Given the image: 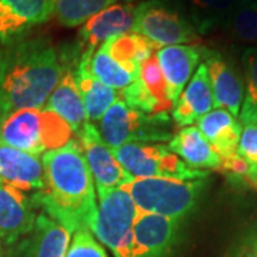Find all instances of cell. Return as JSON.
<instances>
[{
	"instance_id": "obj_10",
	"label": "cell",
	"mask_w": 257,
	"mask_h": 257,
	"mask_svg": "<svg viewBox=\"0 0 257 257\" xmlns=\"http://www.w3.org/2000/svg\"><path fill=\"white\" fill-rule=\"evenodd\" d=\"M77 145L82 150L86 163L90 169L93 180L97 186V192L121 187L133 180L126 173L113 153V149L106 145L100 133L92 123H86L77 133Z\"/></svg>"
},
{
	"instance_id": "obj_7",
	"label": "cell",
	"mask_w": 257,
	"mask_h": 257,
	"mask_svg": "<svg viewBox=\"0 0 257 257\" xmlns=\"http://www.w3.org/2000/svg\"><path fill=\"white\" fill-rule=\"evenodd\" d=\"M113 153L121 167L133 179L175 177L182 180L204 179L207 172L186 165L169 147L155 143H127L114 147Z\"/></svg>"
},
{
	"instance_id": "obj_23",
	"label": "cell",
	"mask_w": 257,
	"mask_h": 257,
	"mask_svg": "<svg viewBox=\"0 0 257 257\" xmlns=\"http://www.w3.org/2000/svg\"><path fill=\"white\" fill-rule=\"evenodd\" d=\"M103 46L114 60L135 70H140V64L160 49L155 42L136 32L113 37L103 43Z\"/></svg>"
},
{
	"instance_id": "obj_25",
	"label": "cell",
	"mask_w": 257,
	"mask_h": 257,
	"mask_svg": "<svg viewBox=\"0 0 257 257\" xmlns=\"http://www.w3.org/2000/svg\"><path fill=\"white\" fill-rule=\"evenodd\" d=\"M223 28L231 40L257 46V0H239Z\"/></svg>"
},
{
	"instance_id": "obj_21",
	"label": "cell",
	"mask_w": 257,
	"mask_h": 257,
	"mask_svg": "<svg viewBox=\"0 0 257 257\" xmlns=\"http://www.w3.org/2000/svg\"><path fill=\"white\" fill-rule=\"evenodd\" d=\"M77 64L83 66L97 80L120 92L139 79V70L114 60L103 45L96 50L83 52Z\"/></svg>"
},
{
	"instance_id": "obj_17",
	"label": "cell",
	"mask_w": 257,
	"mask_h": 257,
	"mask_svg": "<svg viewBox=\"0 0 257 257\" xmlns=\"http://www.w3.org/2000/svg\"><path fill=\"white\" fill-rule=\"evenodd\" d=\"M213 107V90L206 63H202L192 77L189 86L180 93L173 106V121L177 126H190L202 119Z\"/></svg>"
},
{
	"instance_id": "obj_3",
	"label": "cell",
	"mask_w": 257,
	"mask_h": 257,
	"mask_svg": "<svg viewBox=\"0 0 257 257\" xmlns=\"http://www.w3.org/2000/svg\"><path fill=\"white\" fill-rule=\"evenodd\" d=\"M73 135L59 114L46 109H22L0 119V146L35 156L66 146L73 140Z\"/></svg>"
},
{
	"instance_id": "obj_28",
	"label": "cell",
	"mask_w": 257,
	"mask_h": 257,
	"mask_svg": "<svg viewBox=\"0 0 257 257\" xmlns=\"http://www.w3.org/2000/svg\"><path fill=\"white\" fill-rule=\"evenodd\" d=\"M246 79L244 99L240 110V123L247 126L257 123V46H248L241 56Z\"/></svg>"
},
{
	"instance_id": "obj_34",
	"label": "cell",
	"mask_w": 257,
	"mask_h": 257,
	"mask_svg": "<svg viewBox=\"0 0 257 257\" xmlns=\"http://www.w3.org/2000/svg\"><path fill=\"white\" fill-rule=\"evenodd\" d=\"M3 59H5V52L0 49V76H2V69H3Z\"/></svg>"
},
{
	"instance_id": "obj_11",
	"label": "cell",
	"mask_w": 257,
	"mask_h": 257,
	"mask_svg": "<svg viewBox=\"0 0 257 257\" xmlns=\"http://www.w3.org/2000/svg\"><path fill=\"white\" fill-rule=\"evenodd\" d=\"M135 3H111L83 23L77 45L83 52L96 50L113 37L133 32L136 23Z\"/></svg>"
},
{
	"instance_id": "obj_30",
	"label": "cell",
	"mask_w": 257,
	"mask_h": 257,
	"mask_svg": "<svg viewBox=\"0 0 257 257\" xmlns=\"http://www.w3.org/2000/svg\"><path fill=\"white\" fill-rule=\"evenodd\" d=\"M237 153L248 165L247 182L257 189V123L247 124L241 130Z\"/></svg>"
},
{
	"instance_id": "obj_36",
	"label": "cell",
	"mask_w": 257,
	"mask_h": 257,
	"mask_svg": "<svg viewBox=\"0 0 257 257\" xmlns=\"http://www.w3.org/2000/svg\"><path fill=\"white\" fill-rule=\"evenodd\" d=\"M5 256V246H3V243H2V239H0V257Z\"/></svg>"
},
{
	"instance_id": "obj_32",
	"label": "cell",
	"mask_w": 257,
	"mask_h": 257,
	"mask_svg": "<svg viewBox=\"0 0 257 257\" xmlns=\"http://www.w3.org/2000/svg\"><path fill=\"white\" fill-rule=\"evenodd\" d=\"M30 28L23 19L12 9L0 12V40L6 45L12 43Z\"/></svg>"
},
{
	"instance_id": "obj_4",
	"label": "cell",
	"mask_w": 257,
	"mask_h": 257,
	"mask_svg": "<svg viewBox=\"0 0 257 257\" xmlns=\"http://www.w3.org/2000/svg\"><path fill=\"white\" fill-rule=\"evenodd\" d=\"M204 186V179L143 177L133 179L121 187L132 196L139 211L182 220L196 207Z\"/></svg>"
},
{
	"instance_id": "obj_37",
	"label": "cell",
	"mask_w": 257,
	"mask_h": 257,
	"mask_svg": "<svg viewBox=\"0 0 257 257\" xmlns=\"http://www.w3.org/2000/svg\"><path fill=\"white\" fill-rule=\"evenodd\" d=\"M113 3H132V2H135V0H111Z\"/></svg>"
},
{
	"instance_id": "obj_38",
	"label": "cell",
	"mask_w": 257,
	"mask_h": 257,
	"mask_svg": "<svg viewBox=\"0 0 257 257\" xmlns=\"http://www.w3.org/2000/svg\"><path fill=\"white\" fill-rule=\"evenodd\" d=\"M248 257H257V254H251V256H248Z\"/></svg>"
},
{
	"instance_id": "obj_35",
	"label": "cell",
	"mask_w": 257,
	"mask_h": 257,
	"mask_svg": "<svg viewBox=\"0 0 257 257\" xmlns=\"http://www.w3.org/2000/svg\"><path fill=\"white\" fill-rule=\"evenodd\" d=\"M6 9H10V8L8 6V5H6V3H5V2H3V0H0V12H2V10H6Z\"/></svg>"
},
{
	"instance_id": "obj_18",
	"label": "cell",
	"mask_w": 257,
	"mask_h": 257,
	"mask_svg": "<svg viewBox=\"0 0 257 257\" xmlns=\"http://www.w3.org/2000/svg\"><path fill=\"white\" fill-rule=\"evenodd\" d=\"M46 110L55 111L72 127L73 133H79L87 123L86 107L83 103L82 94L74 80L73 69H64L62 79L59 80L55 90L49 96L45 107Z\"/></svg>"
},
{
	"instance_id": "obj_2",
	"label": "cell",
	"mask_w": 257,
	"mask_h": 257,
	"mask_svg": "<svg viewBox=\"0 0 257 257\" xmlns=\"http://www.w3.org/2000/svg\"><path fill=\"white\" fill-rule=\"evenodd\" d=\"M64 69L45 37H19L9 43L0 76V119L22 109H43Z\"/></svg>"
},
{
	"instance_id": "obj_5",
	"label": "cell",
	"mask_w": 257,
	"mask_h": 257,
	"mask_svg": "<svg viewBox=\"0 0 257 257\" xmlns=\"http://www.w3.org/2000/svg\"><path fill=\"white\" fill-rule=\"evenodd\" d=\"M96 128L111 149L127 143H160L175 136L169 114L135 110L120 97L101 116Z\"/></svg>"
},
{
	"instance_id": "obj_33",
	"label": "cell",
	"mask_w": 257,
	"mask_h": 257,
	"mask_svg": "<svg viewBox=\"0 0 257 257\" xmlns=\"http://www.w3.org/2000/svg\"><path fill=\"white\" fill-rule=\"evenodd\" d=\"M219 170L226 172V173L234 176V177H241V179H246L247 180L248 165L237 152L233 153V155H230V156L221 157V163Z\"/></svg>"
},
{
	"instance_id": "obj_12",
	"label": "cell",
	"mask_w": 257,
	"mask_h": 257,
	"mask_svg": "<svg viewBox=\"0 0 257 257\" xmlns=\"http://www.w3.org/2000/svg\"><path fill=\"white\" fill-rule=\"evenodd\" d=\"M33 197L13 186L0 183V239L6 248L33 229L37 217Z\"/></svg>"
},
{
	"instance_id": "obj_27",
	"label": "cell",
	"mask_w": 257,
	"mask_h": 257,
	"mask_svg": "<svg viewBox=\"0 0 257 257\" xmlns=\"http://www.w3.org/2000/svg\"><path fill=\"white\" fill-rule=\"evenodd\" d=\"M53 15L64 28H76L111 5V0H52Z\"/></svg>"
},
{
	"instance_id": "obj_14",
	"label": "cell",
	"mask_w": 257,
	"mask_h": 257,
	"mask_svg": "<svg viewBox=\"0 0 257 257\" xmlns=\"http://www.w3.org/2000/svg\"><path fill=\"white\" fill-rule=\"evenodd\" d=\"M207 53L209 50L199 45H173L160 47L157 50V60L167 82L169 94L173 103L179 99L194 69Z\"/></svg>"
},
{
	"instance_id": "obj_13",
	"label": "cell",
	"mask_w": 257,
	"mask_h": 257,
	"mask_svg": "<svg viewBox=\"0 0 257 257\" xmlns=\"http://www.w3.org/2000/svg\"><path fill=\"white\" fill-rule=\"evenodd\" d=\"M70 231L46 213H39L33 229L5 251L3 257H66Z\"/></svg>"
},
{
	"instance_id": "obj_1",
	"label": "cell",
	"mask_w": 257,
	"mask_h": 257,
	"mask_svg": "<svg viewBox=\"0 0 257 257\" xmlns=\"http://www.w3.org/2000/svg\"><path fill=\"white\" fill-rule=\"evenodd\" d=\"M45 187L32 194L37 209L70 233L92 231L97 203L94 180L76 140L43 153Z\"/></svg>"
},
{
	"instance_id": "obj_24",
	"label": "cell",
	"mask_w": 257,
	"mask_h": 257,
	"mask_svg": "<svg viewBox=\"0 0 257 257\" xmlns=\"http://www.w3.org/2000/svg\"><path fill=\"white\" fill-rule=\"evenodd\" d=\"M239 0H182L199 35H207L224 25Z\"/></svg>"
},
{
	"instance_id": "obj_29",
	"label": "cell",
	"mask_w": 257,
	"mask_h": 257,
	"mask_svg": "<svg viewBox=\"0 0 257 257\" xmlns=\"http://www.w3.org/2000/svg\"><path fill=\"white\" fill-rule=\"evenodd\" d=\"M29 26L42 25L53 16L52 0H3Z\"/></svg>"
},
{
	"instance_id": "obj_8",
	"label": "cell",
	"mask_w": 257,
	"mask_h": 257,
	"mask_svg": "<svg viewBox=\"0 0 257 257\" xmlns=\"http://www.w3.org/2000/svg\"><path fill=\"white\" fill-rule=\"evenodd\" d=\"M180 220L139 211L133 229L113 253L114 257H169L177 243Z\"/></svg>"
},
{
	"instance_id": "obj_9",
	"label": "cell",
	"mask_w": 257,
	"mask_h": 257,
	"mask_svg": "<svg viewBox=\"0 0 257 257\" xmlns=\"http://www.w3.org/2000/svg\"><path fill=\"white\" fill-rule=\"evenodd\" d=\"M97 196L99 204L92 231L114 253L133 229L139 210L132 196L123 187L100 190Z\"/></svg>"
},
{
	"instance_id": "obj_6",
	"label": "cell",
	"mask_w": 257,
	"mask_h": 257,
	"mask_svg": "<svg viewBox=\"0 0 257 257\" xmlns=\"http://www.w3.org/2000/svg\"><path fill=\"white\" fill-rule=\"evenodd\" d=\"M133 32L159 46L200 42V35L192 25L182 0H145L139 3Z\"/></svg>"
},
{
	"instance_id": "obj_31",
	"label": "cell",
	"mask_w": 257,
	"mask_h": 257,
	"mask_svg": "<svg viewBox=\"0 0 257 257\" xmlns=\"http://www.w3.org/2000/svg\"><path fill=\"white\" fill-rule=\"evenodd\" d=\"M66 257H107V254L100 243L93 237L90 230H80L74 233Z\"/></svg>"
},
{
	"instance_id": "obj_20",
	"label": "cell",
	"mask_w": 257,
	"mask_h": 257,
	"mask_svg": "<svg viewBox=\"0 0 257 257\" xmlns=\"http://www.w3.org/2000/svg\"><path fill=\"white\" fill-rule=\"evenodd\" d=\"M169 150L183 159L193 169H219L220 155L211 147L202 132L194 126H186L169 142Z\"/></svg>"
},
{
	"instance_id": "obj_22",
	"label": "cell",
	"mask_w": 257,
	"mask_h": 257,
	"mask_svg": "<svg viewBox=\"0 0 257 257\" xmlns=\"http://www.w3.org/2000/svg\"><path fill=\"white\" fill-rule=\"evenodd\" d=\"M73 76L82 94L87 121L94 124L101 119V116L107 111L111 104L119 99L120 94L117 90L97 80L80 64H76Z\"/></svg>"
},
{
	"instance_id": "obj_26",
	"label": "cell",
	"mask_w": 257,
	"mask_h": 257,
	"mask_svg": "<svg viewBox=\"0 0 257 257\" xmlns=\"http://www.w3.org/2000/svg\"><path fill=\"white\" fill-rule=\"evenodd\" d=\"M139 80L143 84L147 93L153 97V100L156 101L160 114H169V111L173 110L175 103L170 99L167 82L160 69L156 53L140 64Z\"/></svg>"
},
{
	"instance_id": "obj_16",
	"label": "cell",
	"mask_w": 257,
	"mask_h": 257,
	"mask_svg": "<svg viewBox=\"0 0 257 257\" xmlns=\"http://www.w3.org/2000/svg\"><path fill=\"white\" fill-rule=\"evenodd\" d=\"M206 66L210 76L213 90V107L226 109L234 117L239 116L244 99V89L237 72L219 53L210 52L206 55Z\"/></svg>"
},
{
	"instance_id": "obj_15",
	"label": "cell",
	"mask_w": 257,
	"mask_h": 257,
	"mask_svg": "<svg viewBox=\"0 0 257 257\" xmlns=\"http://www.w3.org/2000/svg\"><path fill=\"white\" fill-rule=\"evenodd\" d=\"M0 183L23 192L42 190L45 187L42 159L13 147L0 146Z\"/></svg>"
},
{
	"instance_id": "obj_19",
	"label": "cell",
	"mask_w": 257,
	"mask_h": 257,
	"mask_svg": "<svg viewBox=\"0 0 257 257\" xmlns=\"http://www.w3.org/2000/svg\"><path fill=\"white\" fill-rule=\"evenodd\" d=\"M197 128L220 157L230 156L237 152L243 128L241 123L226 109H214L204 114L202 119L197 120Z\"/></svg>"
}]
</instances>
